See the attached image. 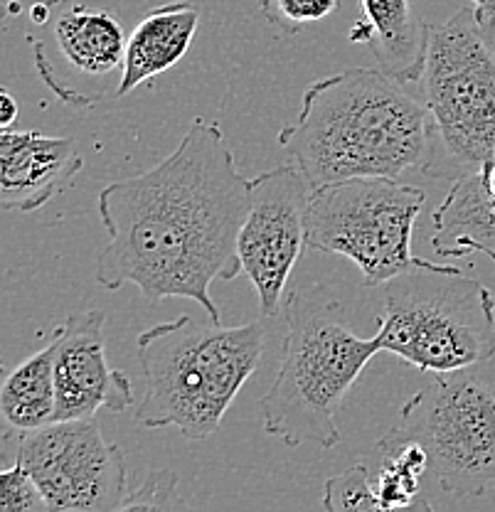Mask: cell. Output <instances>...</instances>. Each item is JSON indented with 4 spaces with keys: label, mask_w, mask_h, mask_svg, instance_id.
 I'll list each match as a JSON object with an SVG mask.
<instances>
[{
    "label": "cell",
    "mask_w": 495,
    "mask_h": 512,
    "mask_svg": "<svg viewBox=\"0 0 495 512\" xmlns=\"http://www.w3.org/2000/svg\"><path fill=\"white\" fill-rule=\"evenodd\" d=\"M249 183L220 124L198 116L161 163L99 192L109 242L97 284L106 291L131 284L151 303L188 298L220 323L210 286L242 271L237 242L252 205Z\"/></svg>",
    "instance_id": "6da1fadb"
},
{
    "label": "cell",
    "mask_w": 495,
    "mask_h": 512,
    "mask_svg": "<svg viewBox=\"0 0 495 512\" xmlns=\"http://www.w3.org/2000/svg\"><path fill=\"white\" fill-rule=\"evenodd\" d=\"M434 121L424 101L382 69L355 67L311 82L276 143L311 188L348 178H402L431 168Z\"/></svg>",
    "instance_id": "7a4b0ae2"
},
{
    "label": "cell",
    "mask_w": 495,
    "mask_h": 512,
    "mask_svg": "<svg viewBox=\"0 0 495 512\" xmlns=\"http://www.w3.org/2000/svg\"><path fill=\"white\" fill-rule=\"evenodd\" d=\"M136 352L146 375L138 424L175 426L185 439L202 441L220 429L239 389L257 370L264 328L259 323L227 328L217 320L178 316L138 333Z\"/></svg>",
    "instance_id": "3957f363"
},
{
    "label": "cell",
    "mask_w": 495,
    "mask_h": 512,
    "mask_svg": "<svg viewBox=\"0 0 495 512\" xmlns=\"http://www.w3.org/2000/svg\"><path fill=\"white\" fill-rule=\"evenodd\" d=\"M286 335L279 372L264 394L262 426L289 446L340 444L338 412L380 340L360 338L326 286L294 291L286 301Z\"/></svg>",
    "instance_id": "277c9868"
},
{
    "label": "cell",
    "mask_w": 495,
    "mask_h": 512,
    "mask_svg": "<svg viewBox=\"0 0 495 512\" xmlns=\"http://www.w3.org/2000/svg\"><path fill=\"white\" fill-rule=\"evenodd\" d=\"M382 293L380 348L419 372L468 370L495 355V298L476 276L419 259Z\"/></svg>",
    "instance_id": "5b68a950"
},
{
    "label": "cell",
    "mask_w": 495,
    "mask_h": 512,
    "mask_svg": "<svg viewBox=\"0 0 495 512\" xmlns=\"http://www.w3.org/2000/svg\"><path fill=\"white\" fill-rule=\"evenodd\" d=\"M424 190L397 178H348L311 188L306 205V247L345 256L365 286H385L417 264L414 222Z\"/></svg>",
    "instance_id": "8992f818"
},
{
    "label": "cell",
    "mask_w": 495,
    "mask_h": 512,
    "mask_svg": "<svg viewBox=\"0 0 495 512\" xmlns=\"http://www.w3.org/2000/svg\"><path fill=\"white\" fill-rule=\"evenodd\" d=\"M436 136L459 170L495 163V55L471 3L444 23H429L422 74Z\"/></svg>",
    "instance_id": "52a82bcc"
},
{
    "label": "cell",
    "mask_w": 495,
    "mask_h": 512,
    "mask_svg": "<svg viewBox=\"0 0 495 512\" xmlns=\"http://www.w3.org/2000/svg\"><path fill=\"white\" fill-rule=\"evenodd\" d=\"M390 434L427 451L429 473L451 498H476L495 483V392L466 370L436 375Z\"/></svg>",
    "instance_id": "ba28073f"
},
{
    "label": "cell",
    "mask_w": 495,
    "mask_h": 512,
    "mask_svg": "<svg viewBox=\"0 0 495 512\" xmlns=\"http://www.w3.org/2000/svg\"><path fill=\"white\" fill-rule=\"evenodd\" d=\"M15 461L35 478L50 512H114L126 500V458L99 421H52L20 431Z\"/></svg>",
    "instance_id": "9c48e42d"
},
{
    "label": "cell",
    "mask_w": 495,
    "mask_h": 512,
    "mask_svg": "<svg viewBox=\"0 0 495 512\" xmlns=\"http://www.w3.org/2000/svg\"><path fill=\"white\" fill-rule=\"evenodd\" d=\"M249 192L252 205L239 232L237 254L257 293L259 311L271 318L284 301L291 271L306 247L311 185L296 163H284L252 178Z\"/></svg>",
    "instance_id": "30bf717a"
},
{
    "label": "cell",
    "mask_w": 495,
    "mask_h": 512,
    "mask_svg": "<svg viewBox=\"0 0 495 512\" xmlns=\"http://www.w3.org/2000/svg\"><path fill=\"white\" fill-rule=\"evenodd\" d=\"M55 421L92 419L99 409L121 414L133 404V384L106 360V313L67 316L55 330Z\"/></svg>",
    "instance_id": "8fae6325"
},
{
    "label": "cell",
    "mask_w": 495,
    "mask_h": 512,
    "mask_svg": "<svg viewBox=\"0 0 495 512\" xmlns=\"http://www.w3.org/2000/svg\"><path fill=\"white\" fill-rule=\"evenodd\" d=\"M0 202L8 212H33L82 170L72 138L37 131L0 133Z\"/></svg>",
    "instance_id": "7c38bea8"
},
{
    "label": "cell",
    "mask_w": 495,
    "mask_h": 512,
    "mask_svg": "<svg viewBox=\"0 0 495 512\" xmlns=\"http://www.w3.org/2000/svg\"><path fill=\"white\" fill-rule=\"evenodd\" d=\"M493 165L459 170L444 202L431 215V227H434L431 247L439 256L461 259V256L483 254L495 261Z\"/></svg>",
    "instance_id": "4fadbf2b"
},
{
    "label": "cell",
    "mask_w": 495,
    "mask_h": 512,
    "mask_svg": "<svg viewBox=\"0 0 495 512\" xmlns=\"http://www.w3.org/2000/svg\"><path fill=\"white\" fill-rule=\"evenodd\" d=\"M200 25L198 5L190 0H173L143 15L126 42L124 67L116 94L126 96L148 79L175 67L193 45Z\"/></svg>",
    "instance_id": "5bb4252c"
},
{
    "label": "cell",
    "mask_w": 495,
    "mask_h": 512,
    "mask_svg": "<svg viewBox=\"0 0 495 512\" xmlns=\"http://www.w3.org/2000/svg\"><path fill=\"white\" fill-rule=\"evenodd\" d=\"M370 23V45L377 69L399 84L422 82L429 52V23L417 18L412 0H360Z\"/></svg>",
    "instance_id": "9a60e30c"
},
{
    "label": "cell",
    "mask_w": 495,
    "mask_h": 512,
    "mask_svg": "<svg viewBox=\"0 0 495 512\" xmlns=\"http://www.w3.org/2000/svg\"><path fill=\"white\" fill-rule=\"evenodd\" d=\"M55 37L62 57L82 74L104 77L124 67L129 37L111 13L74 5L57 18Z\"/></svg>",
    "instance_id": "2e32d148"
},
{
    "label": "cell",
    "mask_w": 495,
    "mask_h": 512,
    "mask_svg": "<svg viewBox=\"0 0 495 512\" xmlns=\"http://www.w3.org/2000/svg\"><path fill=\"white\" fill-rule=\"evenodd\" d=\"M55 340L20 362L5 375L0 389V412L5 424L18 431L40 429L55 421Z\"/></svg>",
    "instance_id": "e0dca14e"
},
{
    "label": "cell",
    "mask_w": 495,
    "mask_h": 512,
    "mask_svg": "<svg viewBox=\"0 0 495 512\" xmlns=\"http://www.w3.org/2000/svg\"><path fill=\"white\" fill-rule=\"evenodd\" d=\"M372 461L377 463L372 478H375L380 510L431 508L419 490V480L429 473V458L417 441L399 439L387 431L372 448Z\"/></svg>",
    "instance_id": "ac0fdd59"
},
{
    "label": "cell",
    "mask_w": 495,
    "mask_h": 512,
    "mask_svg": "<svg viewBox=\"0 0 495 512\" xmlns=\"http://www.w3.org/2000/svg\"><path fill=\"white\" fill-rule=\"evenodd\" d=\"M323 508L330 512L380 510L372 468L367 463H358V466L328 478L323 485Z\"/></svg>",
    "instance_id": "d6986e66"
},
{
    "label": "cell",
    "mask_w": 495,
    "mask_h": 512,
    "mask_svg": "<svg viewBox=\"0 0 495 512\" xmlns=\"http://www.w3.org/2000/svg\"><path fill=\"white\" fill-rule=\"evenodd\" d=\"M259 8L269 23L289 35H296L306 25L321 23L328 15H333L340 8V0H262Z\"/></svg>",
    "instance_id": "ffe728a7"
},
{
    "label": "cell",
    "mask_w": 495,
    "mask_h": 512,
    "mask_svg": "<svg viewBox=\"0 0 495 512\" xmlns=\"http://www.w3.org/2000/svg\"><path fill=\"white\" fill-rule=\"evenodd\" d=\"M0 512H50L40 485L18 461L0 473Z\"/></svg>",
    "instance_id": "44dd1931"
},
{
    "label": "cell",
    "mask_w": 495,
    "mask_h": 512,
    "mask_svg": "<svg viewBox=\"0 0 495 512\" xmlns=\"http://www.w3.org/2000/svg\"><path fill=\"white\" fill-rule=\"evenodd\" d=\"M175 485H178V476H175L170 468H165V471H158V473H151V476L146 478V483H143L136 493L126 495L121 510L175 508V505H180V503H175Z\"/></svg>",
    "instance_id": "7402d4cb"
},
{
    "label": "cell",
    "mask_w": 495,
    "mask_h": 512,
    "mask_svg": "<svg viewBox=\"0 0 495 512\" xmlns=\"http://www.w3.org/2000/svg\"><path fill=\"white\" fill-rule=\"evenodd\" d=\"M18 104H15L13 94L8 92V89H3L0 92V126L3 128H10L13 126V121L18 119Z\"/></svg>",
    "instance_id": "603a6c76"
},
{
    "label": "cell",
    "mask_w": 495,
    "mask_h": 512,
    "mask_svg": "<svg viewBox=\"0 0 495 512\" xmlns=\"http://www.w3.org/2000/svg\"><path fill=\"white\" fill-rule=\"evenodd\" d=\"M476 13H478V10H476ZM478 20H481L483 37H486L488 47H491L493 55H495V13H478Z\"/></svg>",
    "instance_id": "cb8c5ba5"
},
{
    "label": "cell",
    "mask_w": 495,
    "mask_h": 512,
    "mask_svg": "<svg viewBox=\"0 0 495 512\" xmlns=\"http://www.w3.org/2000/svg\"><path fill=\"white\" fill-rule=\"evenodd\" d=\"M478 13H495V0H468Z\"/></svg>",
    "instance_id": "d4e9b609"
}]
</instances>
